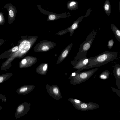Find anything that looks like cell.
Segmentation results:
<instances>
[{"mask_svg": "<svg viewBox=\"0 0 120 120\" xmlns=\"http://www.w3.org/2000/svg\"><path fill=\"white\" fill-rule=\"evenodd\" d=\"M79 72H78L77 71L73 72L71 75L70 77L71 78L75 76Z\"/></svg>", "mask_w": 120, "mask_h": 120, "instance_id": "603a6c76", "label": "cell"}, {"mask_svg": "<svg viewBox=\"0 0 120 120\" xmlns=\"http://www.w3.org/2000/svg\"><path fill=\"white\" fill-rule=\"evenodd\" d=\"M13 75L12 73H10L0 75V84L7 81Z\"/></svg>", "mask_w": 120, "mask_h": 120, "instance_id": "4fadbf2b", "label": "cell"}, {"mask_svg": "<svg viewBox=\"0 0 120 120\" xmlns=\"http://www.w3.org/2000/svg\"><path fill=\"white\" fill-rule=\"evenodd\" d=\"M53 91L55 94H57L59 93V90L57 88L55 87L53 88Z\"/></svg>", "mask_w": 120, "mask_h": 120, "instance_id": "7402d4cb", "label": "cell"}, {"mask_svg": "<svg viewBox=\"0 0 120 120\" xmlns=\"http://www.w3.org/2000/svg\"><path fill=\"white\" fill-rule=\"evenodd\" d=\"M2 15L0 14V22L2 20Z\"/></svg>", "mask_w": 120, "mask_h": 120, "instance_id": "83f0119b", "label": "cell"}, {"mask_svg": "<svg viewBox=\"0 0 120 120\" xmlns=\"http://www.w3.org/2000/svg\"><path fill=\"white\" fill-rule=\"evenodd\" d=\"M94 57L88 58L86 57L80 59L78 61L72 64L74 66L73 68L77 69V71L80 72L82 70L86 69L91 60Z\"/></svg>", "mask_w": 120, "mask_h": 120, "instance_id": "277c9868", "label": "cell"}, {"mask_svg": "<svg viewBox=\"0 0 120 120\" xmlns=\"http://www.w3.org/2000/svg\"><path fill=\"white\" fill-rule=\"evenodd\" d=\"M42 49L43 51H46L49 49V47L46 45L42 47Z\"/></svg>", "mask_w": 120, "mask_h": 120, "instance_id": "cb8c5ba5", "label": "cell"}, {"mask_svg": "<svg viewBox=\"0 0 120 120\" xmlns=\"http://www.w3.org/2000/svg\"><path fill=\"white\" fill-rule=\"evenodd\" d=\"M70 100L74 106L79 105L82 102L80 100L75 99H71Z\"/></svg>", "mask_w": 120, "mask_h": 120, "instance_id": "2e32d148", "label": "cell"}, {"mask_svg": "<svg viewBox=\"0 0 120 120\" xmlns=\"http://www.w3.org/2000/svg\"><path fill=\"white\" fill-rule=\"evenodd\" d=\"M8 12L9 15L10 17H13L14 16H15V12H14L13 10L9 9Z\"/></svg>", "mask_w": 120, "mask_h": 120, "instance_id": "ac0fdd59", "label": "cell"}, {"mask_svg": "<svg viewBox=\"0 0 120 120\" xmlns=\"http://www.w3.org/2000/svg\"><path fill=\"white\" fill-rule=\"evenodd\" d=\"M97 32L96 30H93L90 33L85 40L80 45L79 51L75 57L72 64L86 57L87 52L91 46L95 38Z\"/></svg>", "mask_w": 120, "mask_h": 120, "instance_id": "7a4b0ae2", "label": "cell"}, {"mask_svg": "<svg viewBox=\"0 0 120 120\" xmlns=\"http://www.w3.org/2000/svg\"><path fill=\"white\" fill-rule=\"evenodd\" d=\"M47 68V64H45L44 65L43 69L44 71H46Z\"/></svg>", "mask_w": 120, "mask_h": 120, "instance_id": "484cf974", "label": "cell"}, {"mask_svg": "<svg viewBox=\"0 0 120 120\" xmlns=\"http://www.w3.org/2000/svg\"><path fill=\"white\" fill-rule=\"evenodd\" d=\"M30 45V44L29 41H24L21 43L19 45V50L22 53H25L29 49Z\"/></svg>", "mask_w": 120, "mask_h": 120, "instance_id": "ba28073f", "label": "cell"}, {"mask_svg": "<svg viewBox=\"0 0 120 120\" xmlns=\"http://www.w3.org/2000/svg\"><path fill=\"white\" fill-rule=\"evenodd\" d=\"M67 8L70 10H76L79 8L78 3L75 0H71L68 2L67 5Z\"/></svg>", "mask_w": 120, "mask_h": 120, "instance_id": "30bf717a", "label": "cell"}, {"mask_svg": "<svg viewBox=\"0 0 120 120\" xmlns=\"http://www.w3.org/2000/svg\"><path fill=\"white\" fill-rule=\"evenodd\" d=\"M111 28L116 38L120 42V31L114 25L110 24Z\"/></svg>", "mask_w": 120, "mask_h": 120, "instance_id": "8fae6325", "label": "cell"}, {"mask_svg": "<svg viewBox=\"0 0 120 120\" xmlns=\"http://www.w3.org/2000/svg\"><path fill=\"white\" fill-rule=\"evenodd\" d=\"M26 103H23L18 106L15 114L16 118H19L26 114Z\"/></svg>", "mask_w": 120, "mask_h": 120, "instance_id": "8992f818", "label": "cell"}, {"mask_svg": "<svg viewBox=\"0 0 120 120\" xmlns=\"http://www.w3.org/2000/svg\"><path fill=\"white\" fill-rule=\"evenodd\" d=\"M83 17L81 16L75 21L72 24L70 27V30L71 33V35H73L74 31L79 27V24L80 22H81L83 18Z\"/></svg>", "mask_w": 120, "mask_h": 120, "instance_id": "9c48e42d", "label": "cell"}, {"mask_svg": "<svg viewBox=\"0 0 120 120\" xmlns=\"http://www.w3.org/2000/svg\"><path fill=\"white\" fill-rule=\"evenodd\" d=\"M18 46L15 47L12 49V51L13 52H15L18 50Z\"/></svg>", "mask_w": 120, "mask_h": 120, "instance_id": "d4e9b609", "label": "cell"}, {"mask_svg": "<svg viewBox=\"0 0 120 120\" xmlns=\"http://www.w3.org/2000/svg\"><path fill=\"white\" fill-rule=\"evenodd\" d=\"M2 109V107L0 106V110Z\"/></svg>", "mask_w": 120, "mask_h": 120, "instance_id": "f1b7e54d", "label": "cell"}, {"mask_svg": "<svg viewBox=\"0 0 120 120\" xmlns=\"http://www.w3.org/2000/svg\"><path fill=\"white\" fill-rule=\"evenodd\" d=\"M28 89V87L24 86L16 90V92L18 94H24L27 91Z\"/></svg>", "mask_w": 120, "mask_h": 120, "instance_id": "5bb4252c", "label": "cell"}, {"mask_svg": "<svg viewBox=\"0 0 120 120\" xmlns=\"http://www.w3.org/2000/svg\"><path fill=\"white\" fill-rule=\"evenodd\" d=\"M113 73L115 77L116 86L120 89V65L116 64L114 67Z\"/></svg>", "mask_w": 120, "mask_h": 120, "instance_id": "52a82bcc", "label": "cell"}, {"mask_svg": "<svg viewBox=\"0 0 120 120\" xmlns=\"http://www.w3.org/2000/svg\"><path fill=\"white\" fill-rule=\"evenodd\" d=\"M110 73L107 70L102 72L100 75L99 77L101 79L105 80L107 79L109 77Z\"/></svg>", "mask_w": 120, "mask_h": 120, "instance_id": "9a60e30c", "label": "cell"}, {"mask_svg": "<svg viewBox=\"0 0 120 120\" xmlns=\"http://www.w3.org/2000/svg\"><path fill=\"white\" fill-rule=\"evenodd\" d=\"M118 53L116 52L109 51L108 50L94 57L86 68L87 69L105 64L116 59Z\"/></svg>", "mask_w": 120, "mask_h": 120, "instance_id": "6da1fadb", "label": "cell"}, {"mask_svg": "<svg viewBox=\"0 0 120 120\" xmlns=\"http://www.w3.org/2000/svg\"><path fill=\"white\" fill-rule=\"evenodd\" d=\"M78 110L81 111H88L95 109L100 106L96 103L92 102L83 103V102L78 105L74 106Z\"/></svg>", "mask_w": 120, "mask_h": 120, "instance_id": "5b68a950", "label": "cell"}, {"mask_svg": "<svg viewBox=\"0 0 120 120\" xmlns=\"http://www.w3.org/2000/svg\"><path fill=\"white\" fill-rule=\"evenodd\" d=\"M111 88L113 91L114 92H115L118 95L119 97L120 96V90L115 89L113 87H111Z\"/></svg>", "mask_w": 120, "mask_h": 120, "instance_id": "d6986e66", "label": "cell"}, {"mask_svg": "<svg viewBox=\"0 0 120 120\" xmlns=\"http://www.w3.org/2000/svg\"><path fill=\"white\" fill-rule=\"evenodd\" d=\"M114 43V41L112 39H111L108 41L107 46L110 50L113 47Z\"/></svg>", "mask_w": 120, "mask_h": 120, "instance_id": "e0dca14e", "label": "cell"}, {"mask_svg": "<svg viewBox=\"0 0 120 120\" xmlns=\"http://www.w3.org/2000/svg\"><path fill=\"white\" fill-rule=\"evenodd\" d=\"M98 69L96 68L86 71L79 72L71 78V84L74 85L79 84L89 79Z\"/></svg>", "mask_w": 120, "mask_h": 120, "instance_id": "3957f363", "label": "cell"}, {"mask_svg": "<svg viewBox=\"0 0 120 120\" xmlns=\"http://www.w3.org/2000/svg\"><path fill=\"white\" fill-rule=\"evenodd\" d=\"M103 8L105 13L108 16H109L111 13V5L109 0H106L104 5Z\"/></svg>", "mask_w": 120, "mask_h": 120, "instance_id": "7c38bea8", "label": "cell"}, {"mask_svg": "<svg viewBox=\"0 0 120 120\" xmlns=\"http://www.w3.org/2000/svg\"><path fill=\"white\" fill-rule=\"evenodd\" d=\"M22 63V64H24L26 63V59H23L21 61Z\"/></svg>", "mask_w": 120, "mask_h": 120, "instance_id": "4316f807", "label": "cell"}, {"mask_svg": "<svg viewBox=\"0 0 120 120\" xmlns=\"http://www.w3.org/2000/svg\"><path fill=\"white\" fill-rule=\"evenodd\" d=\"M56 18L55 15H50L49 16V18L50 20H54Z\"/></svg>", "mask_w": 120, "mask_h": 120, "instance_id": "44dd1931", "label": "cell"}, {"mask_svg": "<svg viewBox=\"0 0 120 120\" xmlns=\"http://www.w3.org/2000/svg\"><path fill=\"white\" fill-rule=\"evenodd\" d=\"M2 99V101L6 102V97L4 95L0 94V99Z\"/></svg>", "mask_w": 120, "mask_h": 120, "instance_id": "ffe728a7", "label": "cell"}]
</instances>
